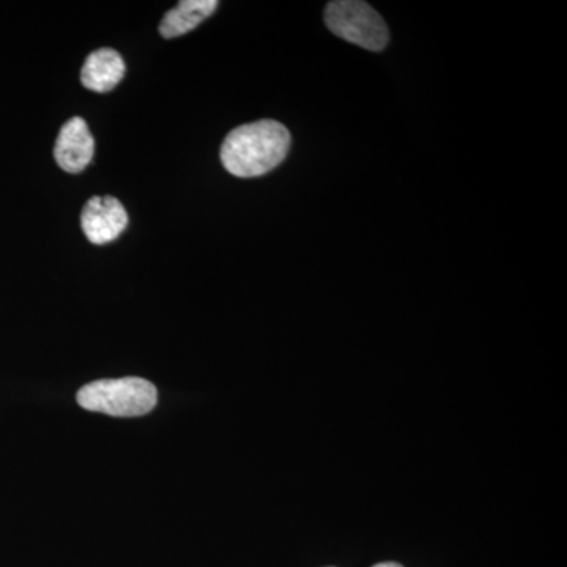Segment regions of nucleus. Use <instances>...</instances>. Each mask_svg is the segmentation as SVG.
Returning a JSON list of instances; mask_svg holds the SVG:
<instances>
[{
    "mask_svg": "<svg viewBox=\"0 0 567 567\" xmlns=\"http://www.w3.org/2000/svg\"><path fill=\"white\" fill-rule=\"evenodd\" d=\"M374 567H404L398 565V563H380V565H375Z\"/></svg>",
    "mask_w": 567,
    "mask_h": 567,
    "instance_id": "nucleus-8",
    "label": "nucleus"
},
{
    "mask_svg": "<svg viewBox=\"0 0 567 567\" xmlns=\"http://www.w3.org/2000/svg\"><path fill=\"white\" fill-rule=\"evenodd\" d=\"M216 0H182L175 9L164 14L159 32L164 39H175L196 29L218 9Z\"/></svg>",
    "mask_w": 567,
    "mask_h": 567,
    "instance_id": "nucleus-7",
    "label": "nucleus"
},
{
    "mask_svg": "<svg viewBox=\"0 0 567 567\" xmlns=\"http://www.w3.org/2000/svg\"><path fill=\"white\" fill-rule=\"evenodd\" d=\"M125 76V62L117 51L111 48L92 52L81 71V81L84 87L96 93L111 92L117 87Z\"/></svg>",
    "mask_w": 567,
    "mask_h": 567,
    "instance_id": "nucleus-6",
    "label": "nucleus"
},
{
    "mask_svg": "<svg viewBox=\"0 0 567 567\" xmlns=\"http://www.w3.org/2000/svg\"><path fill=\"white\" fill-rule=\"evenodd\" d=\"M328 29L339 39L368 51L385 50L390 32L379 11L361 0H336L324 10Z\"/></svg>",
    "mask_w": 567,
    "mask_h": 567,
    "instance_id": "nucleus-3",
    "label": "nucleus"
},
{
    "mask_svg": "<svg viewBox=\"0 0 567 567\" xmlns=\"http://www.w3.org/2000/svg\"><path fill=\"white\" fill-rule=\"evenodd\" d=\"M290 133L282 123H246L227 134L221 163L227 173L240 178L260 177L278 167L290 148Z\"/></svg>",
    "mask_w": 567,
    "mask_h": 567,
    "instance_id": "nucleus-1",
    "label": "nucleus"
},
{
    "mask_svg": "<svg viewBox=\"0 0 567 567\" xmlns=\"http://www.w3.org/2000/svg\"><path fill=\"white\" fill-rule=\"evenodd\" d=\"M78 404L91 412L118 417L147 415L158 404V391L140 377L99 380L82 386Z\"/></svg>",
    "mask_w": 567,
    "mask_h": 567,
    "instance_id": "nucleus-2",
    "label": "nucleus"
},
{
    "mask_svg": "<svg viewBox=\"0 0 567 567\" xmlns=\"http://www.w3.org/2000/svg\"><path fill=\"white\" fill-rule=\"evenodd\" d=\"M81 226L91 244L107 245L117 240L128 226V213L115 197H92L82 208Z\"/></svg>",
    "mask_w": 567,
    "mask_h": 567,
    "instance_id": "nucleus-4",
    "label": "nucleus"
},
{
    "mask_svg": "<svg viewBox=\"0 0 567 567\" xmlns=\"http://www.w3.org/2000/svg\"><path fill=\"white\" fill-rule=\"evenodd\" d=\"M95 141L84 118H70L62 126L55 141L54 158L63 171L70 174L82 173L92 163Z\"/></svg>",
    "mask_w": 567,
    "mask_h": 567,
    "instance_id": "nucleus-5",
    "label": "nucleus"
}]
</instances>
